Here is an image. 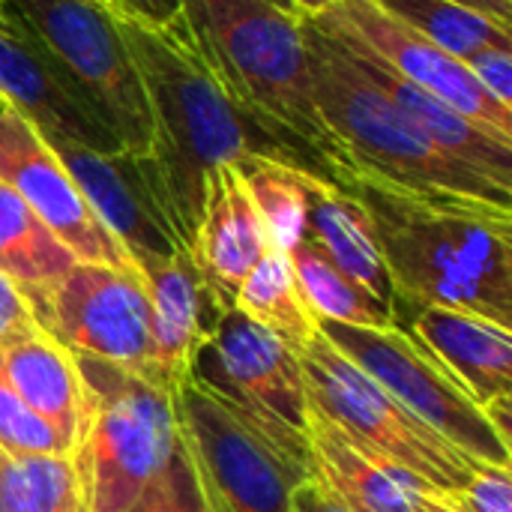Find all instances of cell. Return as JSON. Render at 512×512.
<instances>
[{
  "label": "cell",
  "instance_id": "cell-17",
  "mask_svg": "<svg viewBox=\"0 0 512 512\" xmlns=\"http://www.w3.org/2000/svg\"><path fill=\"white\" fill-rule=\"evenodd\" d=\"M318 30H324V27H318ZM324 33L333 36L351 54L354 66L393 105H399L423 129V135L432 144H438L444 153H450L453 159H459L471 171L483 174L486 180L498 183L501 189L512 192V141L495 135V132H489L486 126H480L474 120H468L462 111H456L444 99L420 90L417 84H411L408 78H402L399 72H393L384 60H378L372 51H366L354 39H348L342 33H333V30H324Z\"/></svg>",
  "mask_w": 512,
  "mask_h": 512
},
{
  "label": "cell",
  "instance_id": "cell-7",
  "mask_svg": "<svg viewBox=\"0 0 512 512\" xmlns=\"http://www.w3.org/2000/svg\"><path fill=\"white\" fill-rule=\"evenodd\" d=\"M300 369L312 408L339 426L360 450L408 471L429 489L453 498L477 468V462L405 411L324 333L300 354Z\"/></svg>",
  "mask_w": 512,
  "mask_h": 512
},
{
  "label": "cell",
  "instance_id": "cell-15",
  "mask_svg": "<svg viewBox=\"0 0 512 512\" xmlns=\"http://www.w3.org/2000/svg\"><path fill=\"white\" fill-rule=\"evenodd\" d=\"M135 270L150 303L153 381L174 396L192 378L198 351L231 306L207 285L189 252L141 258L135 261Z\"/></svg>",
  "mask_w": 512,
  "mask_h": 512
},
{
  "label": "cell",
  "instance_id": "cell-30",
  "mask_svg": "<svg viewBox=\"0 0 512 512\" xmlns=\"http://www.w3.org/2000/svg\"><path fill=\"white\" fill-rule=\"evenodd\" d=\"M129 512H210L183 438L177 441V450L165 465V471L147 486V492L135 501Z\"/></svg>",
  "mask_w": 512,
  "mask_h": 512
},
{
  "label": "cell",
  "instance_id": "cell-34",
  "mask_svg": "<svg viewBox=\"0 0 512 512\" xmlns=\"http://www.w3.org/2000/svg\"><path fill=\"white\" fill-rule=\"evenodd\" d=\"M30 321H36V318H33L27 300H24L21 291L0 273V342H3L6 336H12L15 330L27 327Z\"/></svg>",
  "mask_w": 512,
  "mask_h": 512
},
{
  "label": "cell",
  "instance_id": "cell-41",
  "mask_svg": "<svg viewBox=\"0 0 512 512\" xmlns=\"http://www.w3.org/2000/svg\"><path fill=\"white\" fill-rule=\"evenodd\" d=\"M0 3H3V0H0Z\"/></svg>",
  "mask_w": 512,
  "mask_h": 512
},
{
  "label": "cell",
  "instance_id": "cell-19",
  "mask_svg": "<svg viewBox=\"0 0 512 512\" xmlns=\"http://www.w3.org/2000/svg\"><path fill=\"white\" fill-rule=\"evenodd\" d=\"M411 336L486 408L510 399L512 333L471 312L426 306L411 315Z\"/></svg>",
  "mask_w": 512,
  "mask_h": 512
},
{
  "label": "cell",
  "instance_id": "cell-28",
  "mask_svg": "<svg viewBox=\"0 0 512 512\" xmlns=\"http://www.w3.org/2000/svg\"><path fill=\"white\" fill-rule=\"evenodd\" d=\"M0 512H87L75 459L0 450Z\"/></svg>",
  "mask_w": 512,
  "mask_h": 512
},
{
  "label": "cell",
  "instance_id": "cell-10",
  "mask_svg": "<svg viewBox=\"0 0 512 512\" xmlns=\"http://www.w3.org/2000/svg\"><path fill=\"white\" fill-rule=\"evenodd\" d=\"M174 411L210 512H291L294 489L315 480L195 378L174 393Z\"/></svg>",
  "mask_w": 512,
  "mask_h": 512
},
{
  "label": "cell",
  "instance_id": "cell-31",
  "mask_svg": "<svg viewBox=\"0 0 512 512\" xmlns=\"http://www.w3.org/2000/svg\"><path fill=\"white\" fill-rule=\"evenodd\" d=\"M450 501L462 512H512L510 468L477 465Z\"/></svg>",
  "mask_w": 512,
  "mask_h": 512
},
{
  "label": "cell",
  "instance_id": "cell-12",
  "mask_svg": "<svg viewBox=\"0 0 512 512\" xmlns=\"http://www.w3.org/2000/svg\"><path fill=\"white\" fill-rule=\"evenodd\" d=\"M309 21L354 39L420 90L444 99L468 120L512 141V108L486 93L462 60L384 12L375 0H333L324 12L309 15Z\"/></svg>",
  "mask_w": 512,
  "mask_h": 512
},
{
  "label": "cell",
  "instance_id": "cell-37",
  "mask_svg": "<svg viewBox=\"0 0 512 512\" xmlns=\"http://www.w3.org/2000/svg\"><path fill=\"white\" fill-rule=\"evenodd\" d=\"M414 512H462L447 495H435V492H423L417 495Z\"/></svg>",
  "mask_w": 512,
  "mask_h": 512
},
{
  "label": "cell",
  "instance_id": "cell-1",
  "mask_svg": "<svg viewBox=\"0 0 512 512\" xmlns=\"http://www.w3.org/2000/svg\"><path fill=\"white\" fill-rule=\"evenodd\" d=\"M114 21L144 81L153 117L150 162L186 249H192L201 222L207 177L219 165H240L261 156L291 162L327 180L303 150L264 126L222 87L192 42L183 12L162 27L117 12Z\"/></svg>",
  "mask_w": 512,
  "mask_h": 512
},
{
  "label": "cell",
  "instance_id": "cell-24",
  "mask_svg": "<svg viewBox=\"0 0 512 512\" xmlns=\"http://www.w3.org/2000/svg\"><path fill=\"white\" fill-rule=\"evenodd\" d=\"M234 309L273 333L279 342H285L297 357L321 333L315 315L300 294L291 261L279 249H267V255L240 282L234 294Z\"/></svg>",
  "mask_w": 512,
  "mask_h": 512
},
{
  "label": "cell",
  "instance_id": "cell-9",
  "mask_svg": "<svg viewBox=\"0 0 512 512\" xmlns=\"http://www.w3.org/2000/svg\"><path fill=\"white\" fill-rule=\"evenodd\" d=\"M321 333L381 384L405 411L438 432L450 447L477 465L510 468V441L498 435L468 390L405 330L318 324Z\"/></svg>",
  "mask_w": 512,
  "mask_h": 512
},
{
  "label": "cell",
  "instance_id": "cell-14",
  "mask_svg": "<svg viewBox=\"0 0 512 512\" xmlns=\"http://www.w3.org/2000/svg\"><path fill=\"white\" fill-rule=\"evenodd\" d=\"M90 210L135 261L189 252L162 198L150 156L129 150H90L81 144L51 147Z\"/></svg>",
  "mask_w": 512,
  "mask_h": 512
},
{
  "label": "cell",
  "instance_id": "cell-16",
  "mask_svg": "<svg viewBox=\"0 0 512 512\" xmlns=\"http://www.w3.org/2000/svg\"><path fill=\"white\" fill-rule=\"evenodd\" d=\"M0 99L45 141L123 150L63 81L39 39L0 6Z\"/></svg>",
  "mask_w": 512,
  "mask_h": 512
},
{
  "label": "cell",
  "instance_id": "cell-4",
  "mask_svg": "<svg viewBox=\"0 0 512 512\" xmlns=\"http://www.w3.org/2000/svg\"><path fill=\"white\" fill-rule=\"evenodd\" d=\"M312 90L324 123L351 171L381 177L417 192H450L512 207V192L471 171L393 105L351 60V54L309 18H300Z\"/></svg>",
  "mask_w": 512,
  "mask_h": 512
},
{
  "label": "cell",
  "instance_id": "cell-38",
  "mask_svg": "<svg viewBox=\"0 0 512 512\" xmlns=\"http://www.w3.org/2000/svg\"><path fill=\"white\" fill-rule=\"evenodd\" d=\"M291 6H294V12L300 15V18H309V15H318V12H324L333 0H288Z\"/></svg>",
  "mask_w": 512,
  "mask_h": 512
},
{
  "label": "cell",
  "instance_id": "cell-26",
  "mask_svg": "<svg viewBox=\"0 0 512 512\" xmlns=\"http://www.w3.org/2000/svg\"><path fill=\"white\" fill-rule=\"evenodd\" d=\"M246 189L255 201V210L264 222L270 249L279 252H291L303 237H306V216H309V195L315 174L291 165V162H279V159H246L237 165Z\"/></svg>",
  "mask_w": 512,
  "mask_h": 512
},
{
  "label": "cell",
  "instance_id": "cell-29",
  "mask_svg": "<svg viewBox=\"0 0 512 512\" xmlns=\"http://www.w3.org/2000/svg\"><path fill=\"white\" fill-rule=\"evenodd\" d=\"M0 450L12 456H72V444L36 417L9 384L0 363Z\"/></svg>",
  "mask_w": 512,
  "mask_h": 512
},
{
  "label": "cell",
  "instance_id": "cell-22",
  "mask_svg": "<svg viewBox=\"0 0 512 512\" xmlns=\"http://www.w3.org/2000/svg\"><path fill=\"white\" fill-rule=\"evenodd\" d=\"M306 237L372 300L396 315V291L366 207L345 189L315 180L309 195Z\"/></svg>",
  "mask_w": 512,
  "mask_h": 512
},
{
  "label": "cell",
  "instance_id": "cell-27",
  "mask_svg": "<svg viewBox=\"0 0 512 512\" xmlns=\"http://www.w3.org/2000/svg\"><path fill=\"white\" fill-rule=\"evenodd\" d=\"M375 3L462 63L486 48H512L510 24L495 21L456 0H375Z\"/></svg>",
  "mask_w": 512,
  "mask_h": 512
},
{
  "label": "cell",
  "instance_id": "cell-36",
  "mask_svg": "<svg viewBox=\"0 0 512 512\" xmlns=\"http://www.w3.org/2000/svg\"><path fill=\"white\" fill-rule=\"evenodd\" d=\"M456 3H462L468 9H477V12H483V15L495 18V21H504V24L512 21V0H456Z\"/></svg>",
  "mask_w": 512,
  "mask_h": 512
},
{
  "label": "cell",
  "instance_id": "cell-25",
  "mask_svg": "<svg viewBox=\"0 0 512 512\" xmlns=\"http://www.w3.org/2000/svg\"><path fill=\"white\" fill-rule=\"evenodd\" d=\"M288 261L300 285V294L318 324H345V327H372V330L399 327L396 315L378 300H372L357 282H351L309 237H303L288 252Z\"/></svg>",
  "mask_w": 512,
  "mask_h": 512
},
{
  "label": "cell",
  "instance_id": "cell-2",
  "mask_svg": "<svg viewBox=\"0 0 512 512\" xmlns=\"http://www.w3.org/2000/svg\"><path fill=\"white\" fill-rule=\"evenodd\" d=\"M339 189L369 213L402 312L444 306L512 327V207L417 192L348 171Z\"/></svg>",
  "mask_w": 512,
  "mask_h": 512
},
{
  "label": "cell",
  "instance_id": "cell-40",
  "mask_svg": "<svg viewBox=\"0 0 512 512\" xmlns=\"http://www.w3.org/2000/svg\"><path fill=\"white\" fill-rule=\"evenodd\" d=\"M102 3H105V0H102Z\"/></svg>",
  "mask_w": 512,
  "mask_h": 512
},
{
  "label": "cell",
  "instance_id": "cell-11",
  "mask_svg": "<svg viewBox=\"0 0 512 512\" xmlns=\"http://www.w3.org/2000/svg\"><path fill=\"white\" fill-rule=\"evenodd\" d=\"M36 321L72 354L153 381L150 303L138 270L78 261L39 306Z\"/></svg>",
  "mask_w": 512,
  "mask_h": 512
},
{
  "label": "cell",
  "instance_id": "cell-23",
  "mask_svg": "<svg viewBox=\"0 0 512 512\" xmlns=\"http://www.w3.org/2000/svg\"><path fill=\"white\" fill-rule=\"evenodd\" d=\"M75 264L63 240L0 183V273L21 291L33 318Z\"/></svg>",
  "mask_w": 512,
  "mask_h": 512
},
{
  "label": "cell",
  "instance_id": "cell-35",
  "mask_svg": "<svg viewBox=\"0 0 512 512\" xmlns=\"http://www.w3.org/2000/svg\"><path fill=\"white\" fill-rule=\"evenodd\" d=\"M291 512H348L339 498H333L318 480H306L294 489Z\"/></svg>",
  "mask_w": 512,
  "mask_h": 512
},
{
  "label": "cell",
  "instance_id": "cell-8",
  "mask_svg": "<svg viewBox=\"0 0 512 512\" xmlns=\"http://www.w3.org/2000/svg\"><path fill=\"white\" fill-rule=\"evenodd\" d=\"M192 378L270 441L288 462L315 477L309 453V396L300 357L234 306L198 351Z\"/></svg>",
  "mask_w": 512,
  "mask_h": 512
},
{
  "label": "cell",
  "instance_id": "cell-33",
  "mask_svg": "<svg viewBox=\"0 0 512 512\" xmlns=\"http://www.w3.org/2000/svg\"><path fill=\"white\" fill-rule=\"evenodd\" d=\"M105 6L117 15L162 27L180 15V0H105Z\"/></svg>",
  "mask_w": 512,
  "mask_h": 512
},
{
  "label": "cell",
  "instance_id": "cell-5",
  "mask_svg": "<svg viewBox=\"0 0 512 512\" xmlns=\"http://www.w3.org/2000/svg\"><path fill=\"white\" fill-rule=\"evenodd\" d=\"M75 363L87 411L72 459L87 512H129L177 450L174 396L123 366L84 354Z\"/></svg>",
  "mask_w": 512,
  "mask_h": 512
},
{
  "label": "cell",
  "instance_id": "cell-32",
  "mask_svg": "<svg viewBox=\"0 0 512 512\" xmlns=\"http://www.w3.org/2000/svg\"><path fill=\"white\" fill-rule=\"evenodd\" d=\"M477 84L492 93L501 105L512 108V48H486L465 60Z\"/></svg>",
  "mask_w": 512,
  "mask_h": 512
},
{
  "label": "cell",
  "instance_id": "cell-20",
  "mask_svg": "<svg viewBox=\"0 0 512 512\" xmlns=\"http://www.w3.org/2000/svg\"><path fill=\"white\" fill-rule=\"evenodd\" d=\"M0 363L24 405L57 429L75 450L87 411V384L75 354L39 321H30L0 342Z\"/></svg>",
  "mask_w": 512,
  "mask_h": 512
},
{
  "label": "cell",
  "instance_id": "cell-39",
  "mask_svg": "<svg viewBox=\"0 0 512 512\" xmlns=\"http://www.w3.org/2000/svg\"><path fill=\"white\" fill-rule=\"evenodd\" d=\"M267 3H273V6H279V9H285V12H294V6L288 3V0H267ZM297 15V12H294Z\"/></svg>",
  "mask_w": 512,
  "mask_h": 512
},
{
  "label": "cell",
  "instance_id": "cell-21",
  "mask_svg": "<svg viewBox=\"0 0 512 512\" xmlns=\"http://www.w3.org/2000/svg\"><path fill=\"white\" fill-rule=\"evenodd\" d=\"M309 453L315 480L348 512H414L417 495L435 492L408 471L360 450L339 426L309 405ZM441 495V492H435Z\"/></svg>",
  "mask_w": 512,
  "mask_h": 512
},
{
  "label": "cell",
  "instance_id": "cell-13",
  "mask_svg": "<svg viewBox=\"0 0 512 512\" xmlns=\"http://www.w3.org/2000/svg\"><path fill=\"white\" fill-rule=\"evenodd\" d=\"M0 183L9 186L60 240L87 264L135 270L126 249L111 237L84 201L81 189L48 141L0 99Z\"/></svg>",
  "mask_w": 512,
  "mask_h": 512
},
{
  "label": "cell",
  "instance_id": "cell-6",
  "mask_svg": "<svg viewBox=\"0 0 512 512\" xmlns=\"http://www.w3.org/2000/svg\"><path fill=\"white\" fill-rule=\"evenodd\" d=\"M114 141L150 156L153 117L138 66L102 0H3Z\"/></svg>",
  "mask_w": 512,
  "mask_h": 512
},
{
  "label": "cell",
  "instance_id": "cell-3",
  "mask_svg": "<svg viewBox=\"0 0 512 512\" xmlns=\"http://www.w3.org/2000/svg\"><path fill=\"white\" fill-rule=\"evenodd\" d=\"M180 12L222 87L339 186L351 165L318 111L300 15L267 0H180Z\"/></svg>",
  "mask_w": 512,
  "mask_h": 512
},
{
  "label": "cell",
  "instance_id": "cell-18",
  "mask_svg": "<svg viewBox=\"0 0 512 512\" xmlns=\"http://www.w3.org/2000/svg\"><path fill=\"white\" fill-rule=\"evenodd\" d=\"M270 240L237 165H219L207 177L204 210L192 240V261L207 285L234 306L240 282L267 255Z\"/></svg>",
  "mask_w": 512,
  "mask_h": 512
}]
</instances>
